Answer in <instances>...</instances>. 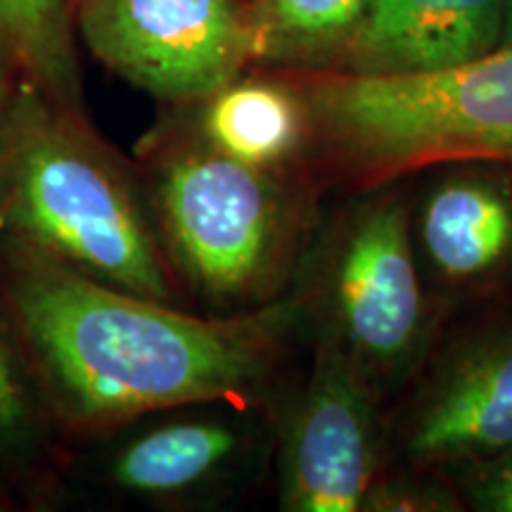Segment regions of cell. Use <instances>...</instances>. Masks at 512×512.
<instances>
[{"mask_svg":"<svg viewBox=\"0 0 512 512\" xmlns=\"http://www.w3.org/2000/svg\"><path fill=\"white\" fill-rule=\"evenodd\" d=\"M0 247V287L19 344L74 427L98 430L162 408L254 399L302 320L297 297L192 316L15 242Z\"/></svg>","mask_w":512,"mask_h":512,"instance_id":"obj_1","label":"cell"},{"mask_svg":"<svg viewBox=\"0 0 512 512\" xmlns=\"http://www.w3.org/2000/svg\"><path fill=\"white\" fill-rule=\"evenodd\" d=\"M150 214L128 169L81 110L29 86L10 93L0 145V242L174 304V271Z\"/></svg>","mask_w":512,"mask_h":512,"instance_id":"obj_2","label":"cell"},{"mask_svg":"<svg viewBox=\"0 0 512 512\" xmlns=\"http://www.w3.org/2000/svg\"><path fill=\"white\" fill-rule=\"evenodd\" d=\"M150 211L171 271L226 313L283 299L316 235L297 171L238 162L195 128L157 140Z\"/></svg>","mask_w":512,"mask_h":512,"instance_id":"obj_3","label":"cell"},{"mask_svg":"<svg viewBox=\"0 0 512 512\" xmlns=\"http://www.w3.org/2000/svg\"><path fill=\"white\" fill-rule=\"evenodd\" d=\"M306 162L356 190L451 162L512 166V48L415 74L304 72Z\"/></svg>","mask_w":512,"mask_h":512,"instance_id":"obj_4","label":"cell"},{"mask_svg":"<svg viewBox=\"0 0 512 512\" xmlns=\"http://www.w3.org/2000/svg\"><path fill=\"white\" fill-rule=\"evenodd\" d=\"M358 192L313 235L294 297L318 344L335 349L382 399L430 354L434 304L413 245L411 200L394 183Z\"/></svg>","mask_w":512,"mask_h":512,"instance_id":"obj_5","label":"cell"},{"mask_svg":"<svg viewBox=\"0 0 512 512\" xmlns=\"http://www.w3.org/2000/svg\"><path fill=\"white\" fill-rule=\"evenodd\" d=\"M76 24L110 72L171 105H197L252 62L240 0H79Z\"/></svg>","mask_w":512,"mask_h":512,"instance_id":"obj_6","label":"cell"},{"mask_svg":"<svg viewBox=\"0 0 512 512\" xmlns=\"http://www.w3.org/2000/svg\"><path fill=\"white\" fill-rule=\"evenodd\" d=\"M380 396L335 349L318 344L309 380L285 420L280 508L358 512L380 477Z\"/></svg>","mask_w":512,"mask_h":512,"instance_id":"obj_7","label":"cell"},{"mask_svg":"<svg viewBox=\"0 0 512 512\" xmlns=\"http://www.w3.org/2000/svg\"><path fill=\"white\" fill-rule=\"evenodd\" d=\"M415 470L467 472L512 446V313L451 342L422 375L399 422Z\"/></svg>","mask_w":512,"mask_h":512,"instance_id":"obj_8","label":"cell"},{"mask_svg":"<svg viewBox=\"0 0 512 512\" xmlns=\"http://www.w3.org/2000/svg\"><path fill=\"white\" fill-rule=\"evenodd\" d=\"M411 200V233L425 283L448 299L512 290V166H432Z\"/></svg>","mask_w":512,"mask_h":512,"instance_id":"obj_9","label":"cell"},{"mask_svg":"<svg viewBox=\"0 0 512 512\" xmlns=\"http://www.w3.org/2000/svg\"><path fill=\"white\" fill-rule=\"evenodd\" d=\"M508 0H370L328 72L415 74L501 48Z\"/></svg>","mask_w":512,"mask_h":512,"instance_id":"obj_10","label":"cell"},{"mask_svg":"<svg viewBox=\"0 0 512 512\" xmlns=\"http://www.w3.org/2000/svg\"><path fill=\"white\" fill-rule=\"evenodd\" d=\"M195 131L238 162L294 169L311 147V114L297 81L242 76L204 98Z\"/></svg>","mask_w":512,"mask_h":512,"instance_id":"obj_11","label":"cell"},{"mask_svg":"<svg viewBox=\"0 0 512 512\" xmlns=\"http://www.w3.org/2000/svg\"><path fill=\"white\" fill-rule=\"evenodd\" d=\"M245 451L228 420H176L131 439L114 456L112 479L143 496H176L226 475Z\"/></svg>","mask_w":512,"mask_h":512,"instance_id":"obj_12","label":"cell"},{"mask_svg":"<svg viewBox=\"0 0 512 512\" xmlns=\"http://www.w3.org/2000/svg\"><path fill=\"white\" fill-rule=\"evenodd\" d=\"M74 19L76 0H0V86L81 110Z\"/></svg>","mask_w":512,"mask_h":512,"instance_id":"obj_13","label":"cell"},{"mask_svg":"<svg viewBox=\"0 0 512 512\" xmlns=\"http://www.w3.org/2000/svg\"><path fill=\"white\" fill-rule=\"evenodd\" d=\"M370 0H249L252 62L328 72L354 36Z\"/></svg>","mask_w":512,"mask_h":512,"instance_id":"obj_14","label":"cell"},{"mask_svg":"<svg viewBox=\"0 0 512 512\" xmlns=\"http://www.w3.org/2000/svg\"><path fill=\"white\" fill-rule=\"evenodd\" d=\"M36 441L38 420L27 375H24L10 337L0 325V456H29Z\"/></svg>","mask_w":512,"mask_h":512,"instance_id":"obj_15","label":"cell"},{"mask_svg":"<svg viewBox=\"0 0 512 512\" xmlns=\"http://www.w3.org/2000/svg\"><path fill=\"white\" fill-rule=\"evenodd\" d=\"M451 512L460 510L458 498L437 479V472L415 470L377 477L363 498L361 512Z\"/></svg>","mask_w":512,"mask_h":512,"instance_id":"obj_16","label":"cell"},{"mask_svg":"<svg viewBox=\"0 0 512 512\" xmlns=\"http://www.w3.org/2000/svg\"><path fill=\"white\" fill-rule=\"evenodd\" d=\"M467 498L484 512H512V446L467 470Z\"/></svg>","mask_w":512,"mask_h":512,"instance_id":"obj_17","label":"cell"},{"mask_svg":"<svg viewBox=\"0 0 512 512\" xmlns=\"http://www.w3.org/2000/svg\"><path fill=\"white\" fill-rule=\"evenodd\" d=\"M8 98H10V93L0 86V145H3L5 121H8Z\"/></svg>","mask_w":512,"mask_h":512,"instance_id":"obj_18","label":"cell"},{"mask_svg":"<svg viewBox=\"0 0 512 512\" xmlns=\"http://www.w3.org/2000/svg\"><path fill=\"white\" fill-rule=\"evenodd\" d=\"M501 48H512V0H508V10H505V29Z\"/></svg>","mask_w":512,"mask_h":512,"instance_id":"obj_19","label":"cell"},{"mask_svg":"<svg viewBox=\"0 0 512 512\" xmlns=\"http://www.w3.org/2000/svg\"><path fill=\"white\" fill-rule=\"evenodd\" d=\"M240 3H242V5H247V3H249V0H240Z\"/></svg>","mask_w":512,"mask_h":512,"instance_id":"obj_20","label":"cell"},{"mask_svg":"<svg viewBox=\"0 0 512 512\" xmlns=\"http://www.w3.org/2000/svg\"><path fill=\"white\" fill-rule=\"evenodd\" d=\"M0 508H3V498H0Z\"/></svg>","mask_w":512,"mask_h":512,"instance_id":"obj_21","label":"cell"},{"mask_svg":"<svg viewBox=\"0 0 512 512\" xmlns=\"http://www.w3.org/2000/svg\"><path fill=\"white\" fill-rule=\"evenodd\" d=\"M76 3H79V0H76Z\"/></svg>","mask_w":512,"mask_h":512,"instance_id":"obj_22","label":"cell"}]
</instances>
